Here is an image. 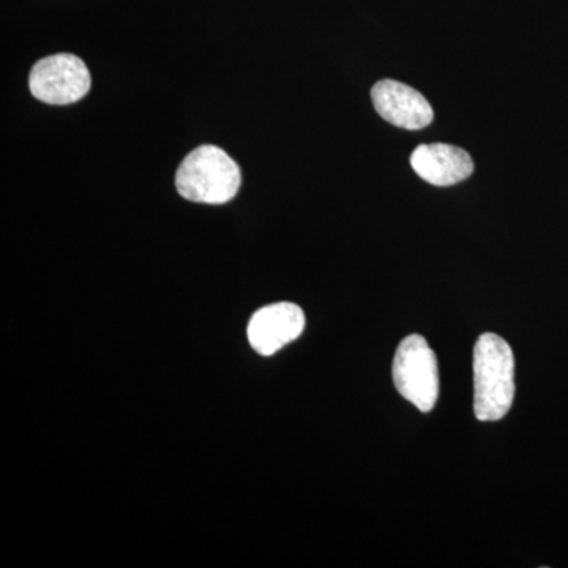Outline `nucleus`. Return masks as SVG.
Instances as JSON below:
<instances>
[{
  "label": "nucleus",
  "instance_id": "1",
  "mask_svg": "<svg viewBox=\"0 0 568 568\" xmlns=\"http://www.w3.org/2000/svg\"><path fill=\"white\" fill-rule=\"evenodd\" d=\"M514 399V351L499 335H480L474 346V414L480 422L500 420Z\"/></svg>",
  "mask_w": 568,
  "mask_h": 568
},
{
  "label": "nucleus",
  "instance_id": "2",
  "mask_svg": "<svg viewBox=\"0 0 568 568\" xmlns=\"http://www.w3.org/2000/svg\"><path fill=\"white\" fill-rule=\"evenodd\" d=\"M237 163L216 145H201L185 156L175 173V189L186 201L224 204L241 186Z\"/></svg>",
  "mask_w": 568,
  "mask_h": 568
},
{
  "label": "nucleus",
  "instance_id": "3",
  "mask_svg": "<svg viewBox=\"0 0 568 568\" xmlns=\"http://www.w3.org/2000/svg\"><path fill=\"white\" fill-rule=\"evenodd\" d=\"M392 376L398 394L422 413H429L439 396L436 354L422 335H409L396 349Z\"/></svg>",
  "mask_w": 568,
  "mask_h": 568
},
{
  "label": "nucleus",
  "instance_id": "4",
  "mask_svg": "<svg viewBox=\"0 0 568 568\" xmlns=\"http://www.w3.org/2000/svg\"><path fill=\"white\" fill-rule=\"evenodd\" d=\"M91 73L80 58L54 54L32 67L29 89L40 102L71 104L80 102L91 89Z\"/></svg>",
  "mask_w": 568,
  "mask_h": 568
},
{
  "label": "nucleus",
  "instance_id": "5",
  "mask_svg": "<svg viewBox=\"0 0 568 568\" xmlns=\"http://www.w3.org/2000/svg\"><path fill=\"white\" fill-rule=\"evenodd\" d=\"M305 328L301 306L280 302L254 313L248 324L250 345L257 354L272 355L295 342Z\"/></svg>",
  "mask_w": 568,
  "mask_h": 568
},
{
  "label": "nucleus",
  "instance_id": "6",
  "mask_svg": "<svg viewBox=\"0 0 568 568\" xmlns=\"http://www.w3.org/2000/svg\"><path fill=\"white\" fill-rule=\"evenodd\" d=\"M377 114L405 130H422L435 119L432 104L416 89L394 80H383L372 89Z\"/></svg>",
  "mask_w": 568,
  "mask_h": 568
},
{
  "label": "nucleus",
  "instance_id": "7",
  "mask_svg": "<svg viewBox=\"0 0 568 568\" xmlns=\"http://www.w3.org/2000/svg\"><path fill=\"white\" fill-rule=\"evenodd\" d=\"M410 166L418 178L436 186L455 185L474 173L469 153L443 142L418 145L410 155Z\"/></svg>",
  "mask_w": 568,
  "mask_h": 568
}]
</instances>
